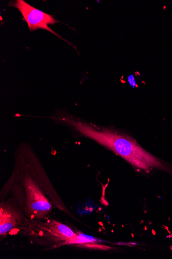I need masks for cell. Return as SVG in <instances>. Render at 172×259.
<instances>
[{"label": "cell", "mask_w": 172, "mask_h": 259, "mask_svg": "<svg viewBox=\"0 0 172 259\" xmlns=\"http://www.w3.org/2000/svg\"><path fill=\"white\" fill-rule=\"evenodd\" d=\"M43 230L53 239L57 241H63V244L65 245L78 236L69 227L54 220L46 224Z\"/></svg>", "instance_id": "277c9868"}, {"label": "cell", "mask_w": 172, "mask_h": 259, "mask_svg": "<svg viewBox=\"0 0 172 259\" xmlns=\"http://www.w3.org/2000/svg\"><path fill=\"white\" fill-rule=\"evenodd\" d=\"M26 205L28 213L32 218H41L50 213L52 206L45 196L39 185L31 176L24 178Z\"/></svg>", "instance_id": "7a4b0ae2"}, {"label": "cell", "mask_w": 172, "mask_h": 259, "mask_svg": "<svg viewBox=\"0 0 172 259\" xmlns=\"http://www.w3.org/2000/svg\"><path fill=\"white\" fill-rule=\"evenodd\" d=\"M63 120L81 134L120 156L139 171L149 172L154 168H165L160 160L127 135L108 129L97 130L69 116L64 117Z\"/></svg>", "instance_id": "6da1fadb"}, {"label": "cell", "mask_w": 172, "mask_h": 259, "mask_svg": "<svg viewBox=\"0 0 172 259\" xmlns=\"http://www.w3.org/2000/svg\"><path fill=\"white\" fill-rule=\"evenodd\" d=\"M21 221L20 214L13 208L2 204L0 210V234L5 235Z\"/></svg>", "instance_id": "5b68a950"}, {"label": "cell", "mask_w": 172, "mask_h": 259, "mask_svg": "<svg viewBox=\"0 0 172 259\" xmlns=\"http://www.w3.org/2000/svg\"><path fill=\"white\" fill-rule=\"evenodd\" d=\"M78 245H80L82 247H87V248L95 249H101V250L102 249V250H107L108 249H111L110 247H107V246H103V245H100L99 244H94V243H83V244H79Z\"/></svg>", "instance_id": "8992f818"}, {"label": "cell", "mask_w": 172, "mask_h": 259, "mask_svg": "<svg viewBox=\"0 0 172 259\" xmlns=\"http://www.w3.org/2000/svg\"><path fill=\"white\" fill-rule=\"evenodd\" d=\"M10 6L19 10L22 15L23 19L27 22L31 32L38 29H44L53 33L69 43L48 27V25H54L58 22L52 15L32 7L24 0H17L14 2H11L10 3Z\"/></svg>", "instance_id": "3957f363"}]
</instances>
